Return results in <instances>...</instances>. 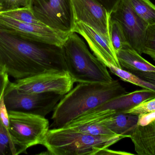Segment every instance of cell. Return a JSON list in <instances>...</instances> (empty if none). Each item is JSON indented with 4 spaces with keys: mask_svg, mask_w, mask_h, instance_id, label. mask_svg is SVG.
<instances>
[{
    "mask_svg": "<svg viewBox=\"0 0 155 155\" xmlns=\"http://www.w3.org/2000/svg\"><path fill=\"white\" fill-rule=\"evenodd\" d=\"M0 70L15 80L67 72L62 47L31 42L0 30Z\"/></svg>",
    "mask_w": 155,
    "mask_h": 155,
    "instance_id": "6da1fadb",
    "label": "cell"
},
{
    "mask_svg": "<svg viewBox=\"0 0 155 155\" xmlns=\"http://www.w3.org/2000/svg\"><path fill=\"white\" fill-rule=\"evenodd\" d=\"M127 93L118 80L109 83H78L55 106L51 126L64 127L82 115Z\"/></svg>",
    "mask_w": 155,
    "mask_h": 155,
    "instance_id": "7a4b0ae2",
    "label": "cell"
},
{
    "mask_svg": "<svg viewBox=\"0 0 155 155\" xmlns=\"http://www.w3.org/2000/svg\"><path fill=\"white\" fill-rule=\"evenodd\" d=\"M62 48L67 72L74 83H109L114 81L107 66L91 53L78 34L71 32Z\"/></svg>",
    "mask_w": 155,
    "mask_h": 155,
    "instance_id": "3957f363",
    "label": "cell"
},
{
    "mask_svg": "<svg viewBox=\"0 0 155 155\" xmlns=\"http://www.w3.org/2000/svg\"><path fill=\"white\" fill-rule=\"evenodd\" d=\"M124 138L121 136H96L68 127L49 129L42 145L51 155H96Z\"/></svg>",
    "mask_w": 155,
    "mask_h": 155,
    "instance_id": "277c9868",
    "label": "cell"
},
{
    "mask_svg": "<svg viewBox=\"0 0 155 155\" xmlns=\"http://www.w3.org/2000/svg\"><path fill=\"white\" fill-rule=\"evenodd\" d=\"M9 133L23 153L29 147L42 145L49 131V122L44 116L20 111H8Z\"/></svg>",
    "mask_w": 155,
    "mask_h": 155,
    "instance_id": "5b68a950",
    "label": "cell"
},
{
    "mask_svg": "<svg viewBox=\"0 0 155 155\" xmlns=\"http://www.w3.org/2000/svg\"><path fill=\"white\" fill-rule=\"evenodd\" d=\"M74 83L68 72H47L9 81L6 88L26 93H55L64 95L73 89Z\"/></svg>",
    "mask_w": 155,
    "mask_h": 155,
    "instance_id": "8992f818",
    "label": "cell"
},
{
    "mask_svg": "<svg viewBox=\"0 0 155 155\" xmlns=\"http://www.w3.org/2000/svg\"><path fill=\"white\" fill-rule=\"evenodd\" d=\"M64 96L55 93H26L6 87L4 100L8 111L26 112L45 117L54 111Z\"/></svg>",
    "mask_w": 155,
    "mask_h": 155,
    "instance_id": "52a82bcc",
    "label": "cell"
},
{
    "mask_svg": "<svg viewBox=\"0 0 155 155\" xmlns=\"http://www.w3.org/2000/svg\"><path fill=\"white\" fill-rule=\"evenodd\" d=\"M0 30L25 40L61 47L71 33L57 31L46 25L23 22L1 13Z\"/></svg>",
    "mask_w": 155,
    "mask_h": 155,
    "instance_id": "ba28073f",
    "label": "cell"
},
{
    "mask_svg": "<svg viewBox=\"0 0 155 155\" xmlns=\"http://www.w3.org/2000/svg\"><path fill=\"white\" fill-rule=\"evenodd\" d=\"M30 7L45 25L71 32L74 23L71 0H32Z\"/></svg>",
    "mask_w": 155,
    "mask_h": 155,
    "instance_id": "9c48e42d",
    "label": "cell"
},
{
    "mask_svg": "<svg viewBox=\"0 0 155 155\" xmlns=\"http://www.w3.org/2000/svg\"><path fill=\"white\" fill-rule=\"evenodd\" d=\"M119 23L131 47L142 55L148 24L136 12L129 0H119L110 13Z\"/></svg>",
    "mask_w": 155,
    "mask_h": 155,
    "instance_id": "30bf717a",
    "label": "cell"
},
{
    "mask_svg": "<svg viewBox=\"0 0 155 155\" xmlns=\"http://www.w3.org/2000/svg\"><path fill=\"white\" fill-rule=\"evenodd\" d=\"M71 2L74 23L81 22L88 25L110 41V13L102 4L96 0H71Z\"/></svg>",
    "mask_w": 155,
    "mask_h": 155,
    "instance_id": "8fae6325",
    "label": "cell"
},
{
    "mask_svg": "<svg viewBox=\"0 0 155 155\" xmlns=\"http://www.w3.org/2000/svg\"><path fill=\"white\" fill-rule=\"evenodd\" d=\"M72 32L78 34L84 39L93 54L107 67L113 65L122 68L110 41L95 29L84 23L76 22Z\"/></svg>",
    "mask_w": 155,
    "mask_h": 155,
    "instance_id": "7c38bea8",
    "label": "cell"
},
{
    "mask_svg": "<svg viewBox=\"0 0 155 155\" xmlns=\"http://www.w3.org/2000/svg\"><path fill=\"white\" fill-rule=\"evenodd\" d=\"M154 97L155 92L152 90H137L111 99L87 113L107 111L112 113H124L141 103Z\"/></svg>",
    "mask_w": 155,
    "mask_h": 155,
    "instance_id": "4fadbf2b",
    "label": "cell"
},
{
    "mask_svg": "<svg viewBox=\"0 0 155 155\" xmlns=\"http://www.w3.org/2000/svg\"><path fill=\"white\" fill-rule=\"evenodd\" d=\"M138 120V115L121 113L102 117L94 122H98L105 126L115 134L124 138L130 137L137 126Z\"/></svg>",
    "mask_w": 155,
    "mask_h": 155,
    "instance_id": "5bb4252c",
    "label": "cell"
},
{
    "mask_svg": "<svg viewBox=\"0 0 155 155\" xmlns=\"http://www.w3.org/2000/svg\"><path fill=\"white\" fill-rule=\"evenodd\" d=\"M129 138L139 155H155V119L144 126L137 125Z\"/></svg>",
    "mask_w": 155,
    "mask_h": 155,
    "instance_id": "9a60e30c",
    "label": "cell"
},
{
    "mask_svg": "<svg viewBox=\"0 0 155 155\" xmlns=\"http://www.w3.org/2000/svg\"><path fill=\"white\" fill-rule=\"evenodd\" d=\"M119 64L123 69L129 72H155V66L144 59L131 47L122 49L116 52Z\"/></svg>",
    "mask_w": 155,
    "mask_h": 155,
    "instance_id": "2e32d148",
    "label": "cell"
},
{
    "mask_svg": "<svg viewBox=\"0 0 155 155\" xmlns=\"http://www.w3.org/2000/svg\"><path fill=\"white\" fill-rule=\"evenodd\" d=\"M109 33L110 42L116 53L122 49L131 47L127 40L121 25L111 16L109 23Z\"/></svg>",
    "mask_w": 155,
    "mask_h": 155,
    "instance_id": "e0dca14e",
    "label": "cell"
},
{
    "mask_svg": "<svg viewBox=\"0 0 155 155\" xmlns=\"http://www.w3.org/2000/svg\"><path fill=\"white\" fill-rule=\"evenodd\" d=\"M79 133L96 136H117L105 126L98 122H93L78 125H68L64 126Z\"/></svg>",
    "mask_w": 155,
    "mask_h": 155,
    "instance_id": "ac0fdd59",
    "label": "cell"
},
{
    "mask_svg": "<svg viewBox=\"0 0 155 155\" xmlns=\"http://www.w3.org/2000/svg\"><path fill=\"white\" fill-rule=\"evenodd\" d=\"M107 68L111 73L119 77L121 80L131 83L143 89H149L155 92V85L141 79L131 72L113 65L108 66Z\"/></svg>",
    "mask_w": 155,
    "mask_h": 155,
    "instance_id": "d6986e66",
    "label": "cell"
},
{
    "mask_svg": "<svg viewBox=\"0 0 155 155\" xmlns=\"http://www.w3.org/2000/svg\"><path fill=\"white\" fill-rule=\"evenodd\" d=\"M136 12L148 25L155 24V5L150 0H129Z\"/></svg>",
    "mask_w": 155,
    "mask_h": 155,
    "instance_id": "ffe728a7",
    "label": "cell"
},
{
    "mask_svg": "<svg viewBox=\"0 0 155 155\" xmlns=\"http://www.w3.org/2000/svg\"><path fill=\"white\" fill-rule=\"evenodd\" d=\"M23 153L13 140L9 130L0 120V155H17Z\"/></svg>",
    "mask_w": 155,
    "mask_h": 155,
    "instance_id": "44dd1931",
    "label": "cell"
},
{
    "mask_svg": "<svg viewBox=\"0 0 155 155\" xmlns=\"http://www.w3.org/2000/svg\"><path fill=\"white\" fill-rule=\"evenodd\" d=\"M0 13L23 22L45 25L35 17L31 8L28 6L1 11Z\"/></svg>",
    "mask_w": 155,
    "mask_h": 155,
    "instance_id": "7402d4cb",
    "label": "cell"
},
{
    "mask_svg": "<svg viewBox=\"0 0 155 155\" xmlns=\"http://www.w3.org/2000/svg\"><path fill=\"white\" fill-rule=\"evenodd\" d=\"M143 54L149 56L155 63V24L148 25Z\"/></svg>",
    "mask_w": 155,
    "mask_h": 155,
    "instance_id": "603a6c76",
    "label": "cell"
},
{
    "mask_svg": "<svg viewBox=\"0 0 155 155\" xmlns=\"http://www.w3.org/2000/svg\"><path fill=\"white\" fill-rule=\"evenodd\" d=\"M153 111H155V97L141 103L124 113L139 115L141 114Z\"/></svg>",
    "mask_w": 155,
    "mask_h": 155,
    "instance_id": "cb8c5ba5",
    "label": "cell"
},
{
    "mask_svg": "<svg viewBox=\"0 0 155 155\" xmlns=\"http://www.w3.org/2000/svg\"><path fill=\"white\" fill-rule=\"evenodd\" d=\"M0 4L2 11L27 6L26 0H0Z\"/></svg>",
    "mask_w": 155,
    "mask_h": 155,
    "instance_id": "d4e9b609",
    "label": "cell"
},
{
    "mask_svg": "<svg viewBox=\"0 0 155 155\" xmlns=\"http://www.w3.org/2000/svg\"><path fill=\"white\" fill-rule=\"evenodd\" d=\"M0 120L5 126L9 129V119L8 112L4 100V93L0 100Z\"/></svg>",
    "mask_w": 155,
    "mask_h": 155,
    "instance_id": "484cf974",
    "label": "cell"
},
{
    "mask_svg": "<svg viewBox=\"0 0 155 155\" xmlns=\"http://www.w3.org/2000/svg\"><path fill=\"white\" fill-rule=\"evenodd\" d=\"M131 72L138 76L146 82H148L155 86V72L148 71V72H142V71H132Z\"/></svg>",
    "mask_w": 155,
    "mask_h": 155,
    "instance_id": "4316f807",
    "label": "cell"
},
{
    "mask_svg": "<svg viewBox=\"0 0 155 155\" xmlns=\"http://www.w3.org/2000/svg\"><path fill=\"white\" fill-rule=\"evenodd\" d=\"M155 119V111L141 114L138 115L137 125L144 126Z\"/></svg>",
    "mask_w": 155,
    "mask_h": 155,
    "instance_id": "83f0119b",
    "label": "cell"
},
{
    "mask_svg": "<svg viewBox=\"0 0 155 155\" xmlns=\"http://www.w3.org/2000/svg\"><path fill=\"white\" fill-rule=\"evenodd\" d=\"M9 76L5 71L0 70V100L9 83Z\"/></svg>",
    "mask_w": 155,
    "mask_h": 155,
    "instance_id": "f1b7e54d",
    "label": "cell"
},
{
    "mask_svg": "<svg viewBox=\"0 0 155 155\" xmlns=\"http://www.w3.org/2000/svg\"><path fill=\"white\" fill-rule=\"evenodd\" d=\"M102 4L110 13L119 0H96Z\"/></svg>",
    "mask_w": 155,
    "mask_h": 155,
    "instance_id": "f546056e",
    "label": "cell"
},
{
    "mask_svg": "<svg viewBox=\"0 0 155 155\" xmlns=\"http://www.w3.org/2000/svg\"><path fill=\"white\" fill-rule=\"evenodd\" d=\"M133 155V154L131 153H127V152H121V151H113V150H110V149L106 148L100 150L96 154V155Z\"/></svg>",
    "mask_w": 155,
    "mask_h": 155,
    "instance_id": "4dcf8cb0",
    "label": "cell"
},
{
    "mask_svg": "<svg viewBox=\"0 0 155 155\" xmlns=\"http://www.w3.org/2000/svg\"><path fill=\"white\" fill-rule=\"evenodd\" d=\"M27 2V6L30 7V5H31V2L32 0H26Z\"/></svg>",
    "mask_w": 155,
    "mask_h": 155,
    "instance_id": "1f68e13d",
    "label": "cell"
},
{
    "mask_svg": "<svg viewBox=\"0 0 155 155\" xmlns=\"http://www.w3.org/2000/svg\"><path fill=\"white\" fill-rule=\"evenodd\" d=\"M2 6H1V4H0V12L2 11Z\"/></svg>",
    "mask_w": 155,
    "mask_h": 155,
    "instance_id": "d6a6232c",
    "label": "cell"
}]
</instances>
